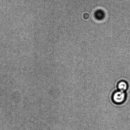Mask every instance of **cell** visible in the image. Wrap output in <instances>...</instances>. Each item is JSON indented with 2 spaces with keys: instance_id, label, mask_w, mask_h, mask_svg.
Returning a JSON list of instances; mask_svg holds the SVG:
<instances>
[{
  "instance_id": "cell-1",
  "label": "cell",
  "mask_w": 130,
  "mask_h": 130,
  "mask_svg": "<svg viewBox=\"0 0 130 130\" xmlns=\"http://www.w3.org/2000/svg\"><path fill=\"white\" fill-rule=\"evenodd\" d=\"M126 98L124 91L118 90L114 92L112 96L113 101L115 104H121L124 102Z\"/></svg>"
},
{
  "instance_id": "cell-2",
  "label": "cell",
  "mask_w": 130,
  "mask_h": 130,
  "mask_svg": "<svg viewBox=\"0 0 130 130\" xmlns=\"http://www.w3.org/2000/svg\"><path fill=\"white\" fill-rule=\"evenodd\" d=\"M118 87L119 90L125 92L128 89V85L125 81H121L118 84Z\"/></svg>"
},
{
  "instance_id": "cell-3",
  "label": "cell",
  "mask_w": 130,
  "mask_h": 130,
  "mask_svg": "<svg viewBox=\"0 0 130 130\" xmlns=\"http://www.w3.org/2000/svg\"><path fill=\"white\" fill-rule=\"evenodd\" d=\"M91 17V14L88 11H84L81 14V18L84 21H88L90 20Z\"/></svg>"
},
{
  "instance_id": "cell-4",
  "label": "cell",
  "mask_w": 130,
  "mask_h": 130,
  "mask_svg": "<svg viewBox=\"0 0 130 130\" xmlns=\"http://www.w3.org/2000/svg\"><path fill=\"white\" fill-rule=\"evenodd\" d=\"M95 16L96 18L98 19H102L104 18V13L103 11L99 10L96 11L95 13Z\"/></svg>"
}]
</instances>
